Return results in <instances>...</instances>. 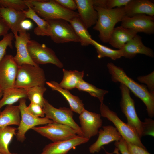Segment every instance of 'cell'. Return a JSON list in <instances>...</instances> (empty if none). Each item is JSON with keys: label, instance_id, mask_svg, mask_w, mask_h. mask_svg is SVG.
<instances>
[{"label": "cell", "instance_id": "1", "mask_svg": "<svg viewBox=\"0 0 154 154\" xmlns=\"http://www.w3.org/2000/svg\"><path fill=\"white\" fill-rule=\"evenodd\" d=\"M112 81L120 82L125 86L144 103L149 116L153 118L154 116V94L150 92L146 86L139 84L128 76L123 68L112 62L107 65Z\"/></svg>", "mask_w": 154, "mask_h": 154}, {"label": "cell", "instance_id": "2", "mask_svg": "<svg viewBox=\"0 0 154 154\" xmlns=\"http://www.w3.org/2000/svg\"><path fill=\"white\" fill-rule=\"evenodd\" d=\"M94 7L97 12L98 19L93 29L99 32V38L103 42L108 43L115 25L125 16L124 7L111 9Z\"/></svg>", "mask_w": 154, "mask_h": 154}, {"label": "cell", "instance_id": "3", "mask_svg": "<svg viewBox=\"0 0 154 154\" xmlns=\"http://www.w3.org/2000/svg\"><path fill=\"white\" fill-rule=\"evenodd\" d=\"M26 3L45 20L62 19L69 22L74 18L79 17L77 12L64 8L54 0H26Z\"/></svg>", "mask_w": 154, "mask_h": 154}, {"label": "cell", "instance_id": "4", "mask_svg": "<svg viewBox=\"0 0 154 154\" xmlns=\"http://www.w3.org/2000/svg\"><path fill=\"white\" fill-rule=\"evenodd\" d=\"M44 72L38 65L23 64L18 66L15 87L26 88L36 86H44Z\"/></svg>", "mask_w": 154, "mask_h": 154}, {"label": "cell", "instance_id": "5", "mask_svg": "<svg viewBox=\"0 0 154 154\" xmlns=\"http://www.w3.org/2000/svg\"><path fill=\"white\" fill-rule=\"evenodd\" d=\"M100 110L101 116L113 123L126 142L146 149L135 131L128 124L123 121L116 113L111 110L103 103H100Z\"/></svg>", "mask_w": 154, "mask_h": 154}, {"label": "cell", "instance_id": "6", "mask_svg": "<svg viewBox=\"0 0 154 154\" xmlns=\"http://www.w3.org/2000/svg\"><path fill=\"white\" fill-rule=\"evenodd\" d=\"M119 88L121 98L120 106L127 120V123L136 132L140 138L142 135V122L138 117L135 108V102L131 97L130 90L120 84Z\"/></svg>", "mask_w": 154, "mask_h": 154}, {"label": "cell", "instance_id": "7", "mask_svg": "<svg viewBox=\"0 0 154 154\" xmlns=\"http://www.w3.org/2000/svg\"><path fill=\"white\" fill-rule=\"evenodd\" d=\"M27 48L30 57L35 64L38 65L51 64L59 68L63 67L62 63L54 52L45 44L30 39L27 44Z\"/></svg>", "mask_w": 154, "mask_h": 154}, {"label": "cell", "instance_id": "8", "mask_svg": "<svg viewBox=\"0 0 154 154\" xmlns=\"http://www.w3.org/2000/svg\"><path fill=\"white\" fill-rule=\"evenodd\" d=\"M42 108L46 118L54 122L69 126L76 132L78 135L83 136L80 127L73 119V112L70 108L65 107L56 108L46 99Z\"/></svg>", "mask_w": 154, "mask_h": 154}, {"label": "cell", "instance_id": "9", "mask_svg": "<svg viewBox=\"0 0 154 154\" xmlns=\"http://www.w3.org/2000/svg\"><path fill=\"white\" fill-rule=\"evenodd\" d=\"M26 100L25 98L19 100L18 105L20 112L21 121L17 128L16 136L17 139L21 142L25 139V134L27 131L35 126L46 125L53 122V121L46 117H35L31 114L27 109Z\"/></svg>", "mask_w": 154, "mask_h": 154}, {"label": "cell", "instance_id": "10", "mask_svg": "<svg viewBox=\"0 0 154 154\" xmlns=\"http://www.w3.org/2000/svg\"><path fill=\"white\" fill-rule=\"evenodd\" d=\"M32 129L53 142L71 139L78 135L76 132L69 126L54 122Z\"/></svg>", "mask_w": 154, "mask_h": 154}, {"label": "cell", "instance_id": "11", "mask_svg": "<svg viewBox=\"0 0 154 154\" xmlns=\"http://www.w3.org/2000/svg\"><path fill=\"white\" fill-rule=\"evenodd\" d=\"M51 28L50 37L56 43L69 42H80V40L70 23L62 19L46 20Z\"/></svg>", "mask_w": 154, "mask_h": 154}, {"label": "cell", "instance_id": "12", "mask_svg": "<svg viewBox=\"0 0 154 154\" xmlns=\"http://www.w3.org/2000/svg\"><path fill=\"white\" fill-rule=\"evenodd\" d=\"M18 67L11 55H5L0 62V88L3 91L15 88Z\"/></svg>", "mask_w": 154, "mask_h": 154}, {"label": "cell", "instance_id": "13", "mask_svg": "<svg viewBox=\"0 0 154 154\" xmlns=\"http://www.w3.org/2000/svg\"><path fill=\"white\" fill-rule=\"evenodd\" d=\"M121 26L133 29L137 33L149 35L154 33V17L145 14H138L131 17L125 16L121 21Z\"/></svg>", "mask_w": 154, "mask_h": 154}, {"label": "cell", "instance_id": "14", "mask_svg": "<svg viewBox=\"0 0 154 154\" xmlns=\"http://www.w3.org/2000/svg\"><path fill=\"white\" fill-rule=\"evenodd\" d=\"M101 117L100 114L85 109L82 111L79 114V118L83 136L90 139L98 133L102 124Z\"/></svg>", "mask_w": 154, "mask_h": 154}, {"label": "cell", "instance_id": "15", "mask_svg": "<svg viewBox=\"0 0 154 154\" xmlns=\"http://www.w3.org/2000/svg\"><path fill=\"white\" fill-rule=\"evenodd\" d=\"M19 33V35L14 36L15 38V46L16 49V54L13 56L15 62L18 66L23 64L38 65L32 60L27 49V44L31 39L30 34L25 30H22Z\"/></svg>", "mask_w": 154, "mask_h": 154}, {"label": "cell", "instance_id": "16", "mask_svg": "<svg viewBox=\"0 0 154 154\" xmlns=\"http://www.w3.org/2000/svg\"><path fill=\"white\" fill-rule=\"evenodd\" d=\"M89 140L78 135L71 139L53 142L46 145L40 154H67L73 148L87 142Z\"/></svg>", "mask_w": 154, "mask_h": 154}, {"label": "cell", "instance_id": "17", "mask_svg": "<svg viewBox=\"0 0 154 154\" xmlns=\"http://www.w3.org/2000/svg\"><path fill=\"white\" fill-rule=\"evenodd\" d=\"M98 136L96 141L89 148L91 153H98L102 147L110 143L117 141L122 137L116 128L112 125L104 126L98 132Z\"/></svg>", "mask_w": 154, "mask_h": 154}, {"label": "cell", "instance_id": "18", "mask_svg": "<svg viewBox=\"0 0 154 154\" xmlns=\"http://www.w3.org/2000/svg\"><path fill=\"white\" fill-rule=\"evenodd\" d=\"M119 50L121 52L122 57L128 59L133 58L138 54L152 58L154 56L153 50L143 44L141 37L137 34Z\"/></svg>", "mask_w": 154, "mask_h": 154}, {"label": "cell", "instance_id": "19", "mask_svg": "<svg viewBox=\"0 0 154 154\" xmlns=\"http://www.w3.org/2000/svg\"><path fill=\"white\" fill-rule=\"evenodd\" d=\"M79 17L88 29L94 25L98 13L94 8L93 0H75Z\"/></svg>", "mask_w": 154, "mask_h": 154}, {"label": "cell", "instance_id": "20", "mask_svg": "<svg viewBox=\"0 0 154 154\" xmlns=\"http://www.w3.org/2000/svg\"><path fill=\"white\" fill-rule=\"evenodd\" d=\"M0 13L2 18L11 29L14 36L22 31L21 22L27 19L23 11H17L7 8L0 7Z\"/></svg>", "mask_w": 154, "mask_h": 154}, {"label": "cell", "instance_id": "21", "mask_svg": "<svg viewBox=\"0 0 154 154\" xmlns=\"http://www.w3.org/2000/svg\"><path fill=\"white\" fill-rule=\"evenodd\" d=\"M124 7L126 16L145 14L154 17V3L149 0H131Z\"/></svg>", "mask_w": 154, "mask_h": 154}, {"label": "cell", "instance_id": "22", "mask_svg": "<svg viewBox=\"0 0 154 154\" xmlns=\"http://www.w3.org/2000/svg\"><path fill=\"white\" fill-rule=\"evenodd\" d=\"M137 33L133 29L118 26L114 29L108 43L113 47L120 49Z\"/></svg>", "mask_w": 154, "mask_h": 154}, {"label": "cell", "instance_id": "23", "mask_svg": "<svg viewBox=\"0 0 154 154\" xmlns=\"http://www.w3.org/2000/svg\"><path fill=\"white\" fill-rule=\"evenodd\" d=\"M46 84L52 90L58 92L64 97L73 112L80 114L85 109L82 101L79 97L72 94L69 90L62 88L57 82L54 81H46Z\"/></svg>", "mask_w": 154, "mask_h": 154}, {"label": "cell", "instance_id": "24", "mask_svg": "<svg viewBox=\"0 0 154 154\" xmlns=\"http://www.w3.org/2000/svg\"><path fill=\"white\" fill-rule=\"evenodd\" d=\"M20 121V112L18 106L7 105L0 112V127L12 125L18 126Z\"/></svg>", "mask_w": 154, "mask_h": 154}, {"label": "cell", "instance_id": "25", "mask_svg": "<svg viewBox=\"0 0 154 154\" xmlns=\"http://www.w3.org/2000/svg\"><path fill=\"white\" fill-rule=\"evenodd\" d=\"M24 11L26 18L30 19L34 21L37 26L34 30V34L37 36H50L51 28L48 22L42 18L30 7Z\"/></svg>", "mask_w": 154, "mask_h": 154}, {"label": "cell", "instance_id": "26", "mask_svg": "<svg viewBox=\"0 0 154 154\" xmlns=\"http://www.w3.org/2000/svg\"><path fill=\"white\" fill-rule=\"evenodd\" d=\"M63 78L59 85L60 87L67 90L76 88L79 83L83 79L84 71L67 70L63 69Z\"/></svg>", "mask_w": 154, "mask_h": 154}, {"label": "cell", "instance_id": "27", "mask_svg": "<svg viewBox=\"0 0 154 154\" xmlns=\"http://www.w3.org/2000/svg\"><path fill=\"white\" fill-rule=\"evenodd\" d=\"M3 96L0 100V110L5 105H12L21 99L27 98L25 89L15 87L3 91Z\"/></svg>", "mask_w": 154, "mask_h": 154}, {"label": "cell", "instance_id": "28", "mask_svg": "<svg viewBox=\"0 0 154 154\" xmlns=\"http://www.w3.org/2000/svg\"><path fill=\"white\" fill-rule=\"evenodd\" d=\"M69 22L79 38L81 45L86 46L92 45L91 35L79 17L74 18Z\"/></svg>", "mask_w": 154, "mask_h": 154}, {"label": "cell", "instance_id": "29", "mask_svg": "<svg viewBox=\"0 0 154 154\" xmlns=\"http://www.w3.org/2000/svg\"><path fill=\"white\" fill-rule=\"evenodd\" d=\"M17 128L8 126L0 127V153L3 154H13L9 151V146L13 137L16 135Z\"/></svg>", "mask_w": 154, "mask_h": 154}, {"label": "cell", "instance_id": "30", "mask_svg": "<svg viewBox=\"0 0 154 154\" xmlns=\"http://www.w3.org/2000/svg\"><path fill=\"white\" fill-rule=\"evenodd\" d=\"M92 45L96 48L98 54L97 57L101 58L104 57L110 58L116 60L122 57L120 50H114L100 44L92 38L91 40Z\"/></svg>", "mask_w": 154, "mask_h": 154}, {"label": "cell", "instance_id": "31", "mask_svg": "<svg viewBox=\"0 0 154 154\" xmlns=\"http://www.w3.org/2000/svg\"><path fill=\"white\" fill-rule=\"evenodd\" d=\"M25 89L27 98L31 102L38 104L43 108L45 99L43 95L46 88L44 86H36Z\"/></svg>", "mask_w": 154, "mask_h": 154}, {"label": "cell", "instance_id": "32", "mask_svg": "<svg viewBox=\"0 0 154 154\" xmlns=\"http://www.w3.org/2000/svg\"><path fill=\"white\" fill-rule=\"evenodd\" d=\"M76 88L79 91L87 92L91 96L97 98L100 103H103L104 96L108 92L107 90L96 87L84 80L79 83Z\"/></svg>", "mask_w": 154, "mask_h": 154}, {"label": "cell", "instance_id": "33", "mask_svg": "<svg viewBox=\"0 0 154 154\" xmlns=\"http://www.w3.org/2000/svg\"><path fill=\"white\" fill-rule=\"evenodd\" d=\"M131 0H93L94 6L111 9L124 7Z\"/></svg>", "mask_w": 154, "mask_h": 154}, {"label": "cell", "instance_id": "34", "mask_svg": "<svg viewBox=\"0 0 154 154\" xmlns=\"http://www.w3.org/2000/svg\"><path fill=\"white\" fill-rule=\"evenodd\" d=\"M0 7L19 11H23L28 8L26 0H0Z\"/></svg>", "mask_w": 154, "mask_h": 154}, {"label": "cell", "instance_id": "35", "mask_svg": "<svg viewBox=\"0 0 154 154\" xmlns=\"http://www.w3.org/2000/svg\"><path fill=\"white\" fill-rule=\"evenodd\" d=\"M14 37L13 33H10L3 36L0 41V62L5 55L7 47L13 48L12 42Z\"/></svg>", "mask_w": 154, "mask_h": 154}, {"label": "cell", "instance_id": "36", "mask_svg": "<svg viewBox=\"0 0 154 154\" xmlns=\"http://www.w3.org/2000/svg\"><path fill=\"white\" fill-rule=\"evenodd\" d=\"M140 82L145 84L149 91L154 94V72L145 76H138L137 78Z\"/></svg>", "mask_w": 154, "mask_h": 154}, {"label": "cell", "instance_id": "37", "mask_svg": "<svg viewBox=\"0 0 154 154\" xmlns=\"http://www.w3.org/2000/svg\"><path fill=\"white\" fill-rule=\"evenodd\" d=\"M154 121L151 118H146L142 122L143 136L149 135L154 137Z\"/></svg>", "mask_w": 154, "mask_h": 154}, {"label": "cell", "instance_id": "38", "mask_svg": "<svg viewBox=\"0 0 154 154\" xmlns=\"http://www.w3.org/2000/svg\"><path fill=\"white\" fill-rule=\"evenodd\" d=\"M27 109L33 116L37 117H43L45 115L42 108L39 105L31 102Z\"/></svg>", "mask_w": 154, "mask_h": 154}, {"label": "cell", "instance_id": "39", "mask_svg": "<svg viewBox=\"0 0 154 154\" xmlns=\"http://www.w3.org/2000/svg\"><path fill=\"white\" fill-rule=\"evenodd\" d=\"M126 142L129 154H151L146 149Z\"/></svg>", "mask_w": 154, "mask_h": 154}, {"label": "cell", "instance_id": "40", "mask_svg": "<svg viewBox=\"0 0 154 154\" xmlns=\"http://www.w3.org/2000/svg\"><path fill=\"white\" fill-rule=\"evenodd\" d=\"M58 3L68 10L74 11L77 9L76 3L73 0H54Z\"/></svg>", "mask_w": 154, "mask_h": 154}, {"label": "cell", "instance_id": "41", "mask_svg": "<svg viewBox=\"0 0 154 154\" xmlns=\"http://www.w3.org/2000/svg\"><path fill=\"white\" fill-rule=\"evenodd\" d=\"M114 145L121 154H129L125 140L122 137L119 141H115Z\"/></svg>", "mask_w": 154, "mask_h": 154}, {"label": "cell", "instance_id": "42", "mask_svg": "<svg viewBox=\"0 0 154 154\" xmlns=\"http://www.w3.org/2000/svg\"><path fill=\"white\" fill-rule=\"evenodd\" d=\"M10 29L6 22L2 17H0V37L2 36L3 37L7 35Z\"/></svg>", "mask_w": 154, "mask_h": 154}, {"label": "cell", "instance_id": "43", "mask_svg": "<svg viewBox=\"0 0 154 154\" xmlns=\"http://www.w3.org/2000/svg\"><path fill=\"white\" fill-rule=\"evenodd\" d=\"M21 26L22 30L27 31L32 28L33 24L30 20L25 19L21 22Z\"/></svg>", "mask_w": 154, "mask_h": 154}, {"label": "cell", "instance_id": "44", "mask_svg": "<svg viewBox=\"0 0 154 154\" xmlns=\"http://www.w3.org/2000/svg\"><path fill=\"white\" fill-rule=\"evenodd\" d=\"M108 153V154H120L119 152V151L117 147L115 148L114 151L112 153Z\"/></svg>", "mask_w": 154, "mask_h": 154}, {"label": "cell", "instance_id": "45", "mask_svg": "<svg viewBox=\"0 0 154 154\" xmlns=\"http://www.w3.org/2000/svg\"><path fill=\"white\" fill-rule=\"evenodd\" d=\"M3 90L0 88V98L3 96Z\"/></svg>", "mask_w": 154, "mask_h": 154}, {"label": "cell", "instance_id": "46", "mask_svg": "<svg viewBox=\"0 0 154 154\" xmlns=\"http://www.w3.org/2000/svg\"><path fill=\"white\" fill-rule=\"evenodd\" d=\"M0 154H3L1 153H0ZM13 154H16V153H13Z\"/></svg>", "mask_w": 154, "mask_h": 154}, {"label": "cell", "instance_id": "47", "mask_svg": "<svg viewBox=\"0 0 154 154\" xmlns=\"http://www.w3.org/2000/svg\"><path fill=\"white\" fill-rule=\"evenodd\" d=\"M0 17H1V16L0 13Z\"/></svg>", "mask_w": 154, "mask_h": 154}]
</instances>
